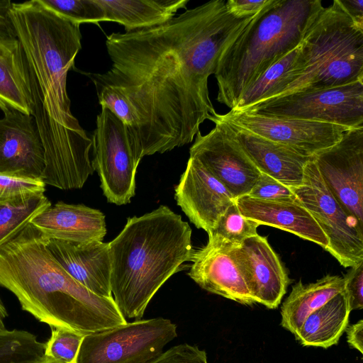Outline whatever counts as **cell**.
<instances>
[{"instance_id":"6da1fadb","label":"cell","mask_w":363,"mask_h":363,"mask_svg":"<svg viewBox=\"0 0 363 363\" xmlns=\"http://www.w3.org/2000/svg\"><path fill=\"white\" fill-rule=\"evenodd\" d=\"M253 17L212 0L162 25L106 37L111 66L91 79L99 103L126 126L138 161L190 143L216 115L208 78Z\"/></svg>"},{"instance_id":"7a4b0ae2","label":"cell","mask_w":363,"mask_h":363,"mask_svg":"<svg viewBox=\"0 0 363 363\" xmlns=\"http://www.w3.org/2000/svg\"><path fill=\"white\" fill-rule=\"evenodd\" d=\"M0 286L51 328L87 335L127 322L113 297L94 294L64 269L31 223L0 248Z\"/></svg>"},{"instance_id":"3957f363","label":"cell","mask_w":363,"mask_h":363,"mask_svg":"<svg viewBox=\"0 0 363 363\" xmlns=\"http://www.w3.org/2000/svg\"><path fill=\"white\" fill-rule=\"evenodd\" d=\"M109 247L112 296L123 317L135 320L194 252L189 225L163 205L128 218Z\"/></svg>"},{"instance_id":"277c9868","label":"cell","mask_w":363,"mask_h":363,"mask_svg":"<svg viewBox=\"0 0 363 363\" xmlns=\"http://www.w3.org/2000/svg\"><path fill=\"white\" fill-rule=\"evenodd\" d=\"M320 0H269L221 54L217 101L234 109L243 90L300 44Z\"/></svg>"},{"instance_id":"5b68a950","label":"cell","mask_w":363,"mask_h":363,"mask_svg":"<svg viewBox=\"0 0 363 363\" xmlns=\"http://www.w3.org/2000/svg\"><path fill=\"white\" fill-rule=\"evenodd\" d=\"M10 16L48 115L65 126H81L71 112L67 91V73L82 48L80 25L40 0L12 2Z\"/></svg>"},{"instance_id":"8992f818","label":"cell","mask_w":363,"mask_h":363,"mask_svg":"<svg viewBox=\"0 0 363 363\" xmlns=\"http://www.w3.org/2000/svg\"><path fill=\"white\" fill-rule=\"evenodd\" d=\"M298 59V77L277 96L363 81V28L334 0L311 18Z\"/></svg>"},{"instance_id":"52a82bcc","label":"cell","mask_w":363,"mask_h":363,"mask_svg":"<svg viewBox=\"0 0 363 363\" xmlns=\"http://www.w3.org/2000/svg\"><path fill=\"white\" fill-rule=\"evenodd\" d=\"M32 116L44 148L45 168L40 180L62 190L81 189L94 169L89 157L92 140L81 127L69 128L52 119L43 105L38 86L30 79Z\"/></svg>"},{"instance_id":"ba28073f","label":"cell","mask_w":363,"mask_h":363,"mask_svg":"<svg viewBox=\"0 0 363 363\" xmlns=\"http://www.w3.org/2000/svg\"><path fill=\"white\" fill-rule=\"evenodd\" d=\"M242 111L363 127V81L319 89L300 90L260 101Z\"/></svg>"},{"instance_id":"9c48e42d","label":"cell","mask_w":363,"mask_h":363,"mask_svg":"<svg viewBox=\"0 0 363 363\" xmlns=\"http://www.w3.org/2000/svg\"><path fill=\"white\" fill-rule=\"evenodd\" d=\"M177 336V325L164 318L126 322L86 335L78 363H147Z\"/></svg>"},{"instance_id":"30bf717a","label":"cell","mask_w":363,"mask_h":363,"mask_svg":"<svg viewBox=\"0 0 363 363\" xmlns=\"http://www.w3.org/2000/svg\"><path fill=\"white\" fill-rule=\"evenodd\" d=\"M292 189L326 235L328 244L325 250L345 268L363 262V226L333 196L313 158L305 167L303 184Z\"/></svg>"},{"instance_id":"8fae6325","label":"cell","mask_w":363,"mask_h":363,"mask_svg":"<svg viewBox=\"0 0 363 363\" xmlns=\"http://www.w3.org/2000/svg\"><path fill=\"white\" fill-rule=\"evenodd\" d=\"M91 140V164L108 202L118 206L130 203L135 196L140 161L135 157L126 126L109 109L101 106Z\"/></svg>"},{"instance_id":"7c38bea8","label":"cell","mask_w":363,"mask_h":363,"mask_svg":"<svg viewBox=\"0 0 363 363\" xmlns=\"http://www.w3.org/2000/svg\"><path fill=\"white\" fill-rule=\"evenodd\" d=\"M313 160L333 196L363 226V127L345 131Z\"/></svg>"},{"instance_id":"4fadbf2b","label":"cell","mask_w":363,"mask_h":363,"mask_svg":"<svg viewBox=\"0 0 363 363\" xmlns=\"http://www.w3.org/2000/svg\"><path fill=\"white\" fill-rule=\"evenodd\" d=\"M215 127L207 134L199 131L189 150L197 160L236 199L249 194L261 172L223 125L213 118Z\"/></svg>"},{"instance_id":"5bb4252c","label":"cell","mask_w":363,"mask_h":363,"mask_svg":"<svg viewBox=\"0 0 363 363\" xmlns=\"http://www.w3.org/2000/svg\"><path fill=\"white\" fill-rule=\"evenodd\" d=\"M221 118L255 134L313 156L335 144L349 128L295 118H274L230 110Z\"/></svg>"},{"instance_id":"9a60e30c","label":"cell","mask_w":363,"mask_h":363,"mask_svg":"<svg viewBox=\"0 0 363 363\" xmlns=\"http://www.w3.org/2000/svg\"><path fill=\"white\" fill-rule=\"evenodd\" d=\"M234 257L255 303L277 308L291 283L288 272L267 240L259 234L235 246Z\"/></svg>"},{"instance_id":"2e32d148","label":"cell","mask_w":363,"mask_h":363,"mask_svg":"<svg viewBox=\"0 0 363 363\" xmlns=\"http://www.w3.org/2000/svg\"><path fill=\"white\" fill-rule=\"evenodd\" d=\"M174 198L190 221L208 235L235 203L228 189L201 163L190 157L175 186Z\"/></svg>"},{"instance_id":"e0dca14e","label":"cell","mask_w":363,"mask_h":363,"mask_svg":"<svg viewBox=\"0 0 363 363\" xmlns=\"http://www.w3.org/2000/svg\"><path fill=\"white\" fill-rule=\"evenodd\" d=\"M0 119V173L41 179L44 148L32 115L11 109Z\"/></svg>"},{"instance_id":"ac0fdd59","label":"cell","mask_w":363,"mask_h":363,"mask_svg":"<svg viewBox=\"0 0 363 363\" xmlns=\"http://www.w3.org/2000/svg\"><path fill=\"white\" fill-rule=\"evenodd\" d=\"M234 245L209 239L194 250L189 276L203 289L242 305L256 303L235 261Z\"/></svg>"},{"instance_id":"d6986e66","label":"cell","mask_w":363,"mask_h":363,"mask_svg":"<svg viewBox=\"0 0 363 363\" xmlns=\"http://www.w3.org/2000/svg\"><path fill=\"white\" fill-rule=\"evenodd\" d=\"M213 118L223 125L261 173L291 189L303 184L305 167L313 156L303 155L291 147L255 134L222 118L217 113Z\"/></svg>"},{"instance_id":"ffe728a7","label":"cell","mask_w":363,"mask_h":363,"mask_svg":"<svg viewBox=\"0 0 363 363\" xmlns=\"http://www.w3.org/2000/svg\"><path fill=\"white\" fill-rule=\"evenodd\" d=\"M47 245L60 264L94 294L112 296L109 242L75 243L47 238Z\"/></svg>"},{"instance_id":"44dd1931","label":"cell","mask_w":363,"mask_h":363,"mask_svg":"<svg viewBox=\"0 0 363 363\" xmlns=\"http://www.w3.org/2000/svg\"><path fill=\"white\" fill-rule=\"evenodd\" d=\"M241 214L260 225L285 230L326 249V235L308 211L296 197L264 200L247 195L235 200Z\"/></svg>"},{"instance_id":"7402d4cb","label":"cell","mask_w":363,"mask_h":363,"mask_svg":"<svg viewBox=\"0 0 363 363\" xmlns=\"http://www.w3.org/2000/svg\"><path fill=\"white\" fill-rule=\"evenodd\" d=\"M46 238L75 243L103 241L106 234L105 215L84 204L58 201L30 223Z\"/></svg>"},{"instance_id":"603a6c76","label":"cell","mask_w":363,"mask_h":363,"mask_svg":"<svg viewBox=\"0 0 363 363\" xmlns=\"http://www.w3.org/2000/svg\"><path fill=\"white\" fill-rule=\"evenodd\" d=\"M0 108L32 115L33 99L28 63L16 38H0Z\"/></svg>"},{"instance_id":"cb8c5ba5","label":"cell","mask_w":363,"mask_h":363,"mask_svg":"<svg viewBox=\"0 0 363 363\" xmlns=\"http://www.w3.org/2000/svg\"><path fill=\"white\" fill-rule=\"evenodd\" d=\"M105 21L122 25L132 32L162 25L185 9L189 0H97Z\"/></svg>"},{"instance_id":"d4e9b609","label":"cell","mask_w":363,"mask_h":363,"mask_svg":"<svg viewBox=\"0 0 363 363\" xmlns=\"http://www.w3.org/2000/svg\"><path fill=\"white\" fill-rule=\"evenodd\" d=\"M351 312L345 291L311 313L294 334L303 346L328 348L336 345L349 322Z\"/></svg>"},{"instance_id":"484cf974","label":"cell","mask_w":363,"mask_h":363,"mask_svg":"<svg viewBox=\"0 0 363 363\" xmlns=\"http://www.w3.org/2000/svg\"><path fill=\"white\" fill-rule=\"evenodd\" d=\"M345 280L339 275H326L315 282L301 280L292 286L281 308V325L294 334L306 318L337 294L344 291Z\"/></svg>"},{"instance_id":"4316f807","label":"cell","mask_w":363,"mask_h":363,"mask_svg":"<svg viewBox=\"0 0 363 363\" xmlns=\"http://www.w3.org/2000/svg\"><path fill=\"white\" fill-rule=\"evenodd\" d=\"M298 46L272 65L241 94L234 109L242 111L279 96L298 77Z\"/></svg>"},{"instance_id":"83f0119b","label":"cell","mask_w":363,"mask_h":363,"mask_svg":"<svg viewBox=\"0 0 363 363\" xmlns=\"http://www.w3.org/2000/svg\"><path fill=\"white\" fill-rule=\"evenodd\" d=\"M50 205L44 194L0 203V248Z\"/></svg>"},{"instance_id":"f1b7e54d","label":"cell","mask_w":363,"mask_h":363,"mask_svg":"<svg viewBox=\"0 0 363 363\" xmlns=\"http://www.w3.org/2000/svg\"><path fill=\"white\" fill-rule=\"evenodd\" d=\"M45 345L28 331L13 329L0 333V363H23L45 357Z\"/></svg>"},{"instance_id":"f546056e","label":"cell","mask_w":363,"mask_h":363,"mask_svg":"<svg viewBox=\"0 0 363 363\" xmlns=\"http://www.w3.org/2000/svg\"><path fill=\"white\" fill-rule=\"evenodd\" d=\"M260 225L243 216L235 201L220 217L208 238L234 246H240L245 240L258 235Z\"/></svg>"},{"instance_id":"4dcf8cb0","label":"cell","mask_w":363,"mask_h":363,"mask_svg":"<svg viewBox=\"0 0 363 363\" xmlns=\"http://www.w3.org/2000/svg\"><path fill=\"white\" fill-rule=\"evenodd\" d=\"M48 9L79 25L105 21V12L97 0H40Z\"/></svg>"},{"instance_id":"1f68e13d","label":"cell","mask_w":363,"mask_h":363,"mask_svg":"<svg viewBox=\"0 0 363 363\" xmlns=\"http://www.w3.org/2000/svg\"><path fill=\"white\" fill-rule=\"evenodd\" d=\"M86 335L63 328H51L44 343V355L61 363H78L79 349Z\"/></svg>"},{"instance_id":"d6a6232c","label":"cell","mask_w":363,"mask_h":363,"mask_svg":"<svg viewBox=\"0 0 363 363\" xmlns=\"http://www.w3.org/2000/svg\"><path fill=\"white\" fill-rule=\"evenodd\" d=\"M45 186L40 179L0 173V203L44 194Z\"/></svg>"},{"instance_id":"836d02e7","label":"cell","mask_w":363,"mask_h":363,"mask_svg":"<svg viewBox=\"0 0 363 363\" xmlns=\"http://www.w3.org/2000/svg\"><path fill=\"white\" fill-rule=\"evenodd\" d=\"M147 363H208L206 353L197 346L183 343L175 345Z\"/></svg>"},{"instance_id":"e575fe53","label":"cell","mask_w":363,"mask_h":363,"mask_svg":"<svg viewBox=\"0 0 363 363\" xmlns=\"http://www.w3.org/2000/svg\"><path fill=\"white\" fill-rule=\"evenodd\" d=\"M247 196L264 200L294 198L293 189L272 177L261 173Z\"/></svg>"},{"instance_id":"d590c367","label":"cell","mask_w":363,"mask_h":363,"mask_svg":"<svg viewBox=\"0 0 363 363\" xmlns=\"http://www.w3.org/2000/svg\"><path fill=\"white\" fill-rule=\"evenodd\" d=\"M343 278L344 291L351 311L362 309L363 308V262L351 267Z\"/></svg>"},{"instance_id":"8d00e7d4","label":"cell","mask_w":363,"mask_h":363,"mask_svg":"<svg viewBox=\"0 0 363 363\" xmlns=\"http://www.w3.org/2000/svg\"><path fill=\"white\" fill-rule=\"evenodd\" d=\"M269 0H228L226 6L237 16H252L262 10Z\"/></svg>"},{"instance_id":"74e56055","label":"cell","mask_w":363,"mask_h":363,"mask_svg":"<svg viewBox=\"0 0 363 363\" xmlns=\"http://www.w3.org/2000/svg\"><path fill=\"white\" fill-rule=\"evenodd\" d=\"M12 2L0 1V38H16V34L10 16Z\"/></svg>"},{"instance_id":"f35d334b","label":"cell","mask_w":363,"mask_h":363,"mask_svg":"<svg viewBox=\"0 0 363 363\" xmlns=\"http://www.w3.org/2000/svg\"><path fill=\"white\" fill-rule=\"evenodd\" d=\"M345 331L350 346L363 354V320L347 326Z\"/></svg>"},{"instance_id":"ab89813d","label":"cell","mask_w":363,"mask_h":363,"mask_svg":"<svg viewBox=\"0 0 363 363\" xmlns=\"http://www.w3.org/2000/svg\"><path fill=\"white\" fill-rule=\"evenodd\" d=\"M339 2L355 24L363 28V0H339Z\"/></svg>"},{"instance_id":"60d3db41","label":"cell","mask_w":363,"mask_h":363,"mask_svg":"<svg viewBox=\"0 0 363 363\" xmlns=\"http://www.w3.org/2000/svg\"><path fill=\"white\" fill-rule=\"evenodd\" d=\"M8 316L6 308H5L1 298H0V333L6 331L7 329L5 327L4 320Z\"/></svg>"},{"instance_id":"b9f144b4","label":"cell","mask_w":363,"mask_h":363,"mask_svg":"<svg viewBox=\"0 0 363 363\" xmlns=\"http://www.w3.org/2000/svg\"><path fill=\"white\" fill-rule=\"evenodd\" d=\"M23 363H61V362H60L57 360H55L52 358L44 357L37 359V360L26 362H23Z\"/></svg>"}]
</instances>
